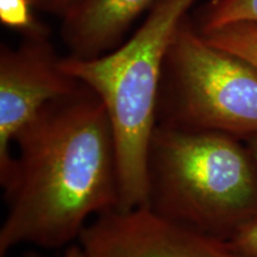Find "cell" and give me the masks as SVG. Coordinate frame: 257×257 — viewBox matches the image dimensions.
<instances>
[{
  "label": "cell",
  "instance_id": "cell-4",
  "mask_svg": "<svg viewBox=\"0 0 257 257\" xmlns=\"http://www.w3.org/2000/svg\"><path fill=\"white\" fill-rule=\"evenodd\" d=\"M159 124L257 137V67L212 46L186 18L167 54Z\"/></svg>",
  "mask_w": 257,
  "mask_h": 257
},
{
  "label": "cell",
  "instance_id": "cell-2",
  "mask_svg": "<svg viewBox=\"0 0 257 257\" xmlns=\"http://www.w3.org/2000/svg\"><path fill=\"white\" fill-rule=\"evenodd\" d=\"M148 208L229 239L257 217V163L239 138L157 124L147 162Z\"/></svg>",
  "mask_w": 257,
  "mask_h": 257
},
{
  "label": "cell",
  "instance_id": "cell-10",
  "mask_svg": "<svg viewBox=\"0 0 257 257\" xmlns=\"http://www.w3.org/2000/svg\"><path fill=\"white\" fill-rule=\"evenodd\" d=\"M34 10V0H0V22L23 35L36 32L44 25L36 21Z\"/></svg>",
  "mask_w": 257,
  "mask_h": 257
},
{
  "label": "cell",
  "instance_id": "cell-8",
  "mask_svg": "<svg viewBox=\"0 0 257 257\" xmlns=\"http://www.w3.org/2000/svg\"><path fill=\"white\" fill-rule=\"evenodd\" d=\"M240 23L257 25V0H212L194 25L204 35Z\"/></svg>",
  "mask_w": 257,
  "mask_h": 257
},
{
  "label": "cell",
  "instance_id": "cell-13",
  "mask_svg": "<svg viewBox=\"0 0 257 257\" xmlns=\"http://www.w3.org/2000/svg\"><path fill=\"white\" fill-rule=\"evenodd\" d=\"M18 257H46V256L41 255V253L35 252V251H28ZM60 257H86V256L82 248L80 246V244L76 243V244H72V245H69L68 248L66 249V251L63 252V255Z\"/></svg>",
  "mask_w": 257,
  "mask_h": 257
},
{
  "label": "cell",
  "instance_id": "cell-1",
  "mask_svg": "<svg viewBox=\"0 0 257 257\" xmlns=\"http://www.w3.org/2000/svg\"><path fill=\"white\" fill-rule=\"evenodd\" d=\"M18 155L2 185L8 205L0 257L16 246L61 248L91 217L119 207L113 134L99 96L85 86L44 106L15 138Z\"/></svg>",
  "mask_w": 257,
  "mask_h": 257
},
{
  "label": "cell",
  "instance_id": "cell-7",
  "mask_svg": "<svg viewBox=\"0 0 257 257\" xmlns=\"http://www.w3.org/2000/svg\"><path fill=\"white\" fill-rule=\"evenodd\" d=\"M160 0H82L62 18L61 38L76 59H94L121 44L135 21Z\"/></svg>",
  "mask_w": 257,
  "mask_h": 257
},
{
  "label": "cell",
  "instance_id": "cell-11",
  "mask_svg": "<svg viewBox=\"0 0 257 257\" xmlns=\"http://www.w3.org/2000/svg\"><path fill=\"white\" fill-rule=\"evenodd\" d=\"M227 240L246 257H257V217L240 226Z\"/></svg>",
  "mask_w": 257,
  "mask_h": 257
},
{
  "label": "cell",
  "instance_id": "cell-5",
  "mask_svg": "<svg viewBox=\"0 0 257 257\" xmlns=\"http://www.w3.org/2000/svg\"><path fill=\"white\" fill-rule=\"evenodd\" d=\"M49 30L23 35L16 48L0 49V184L14 168L11 146L19 131L49 102L69 95L82 83L62 68Z\"/></svg>",
  "mask_w": 257,
  "mask_h": 257
},
{
  "label": "cell",
  "instance_id": "cell-3",
  "mask_svg": "<svg viewBox=\"0 0 257 257\" xmlns=\"http://www.w3.org/2000/svg\"><path fill=\"white\" fill-rule=\"evenodd\" d=\"M198 0H160L126 42L94 59L62 57V68L104 105L117 152L119 207L148 206L147 162L159 124L163 67L176 32Z\"/></svg>",
  "mask_w": 257,
  "mask_h": 257
},
{
  "label": "cell",
  "instance_id": "cell-9",
  "mask_svg": "<svg viewBox=\"0 0 257 257\" xmlns=\"http://www.w3.org/2000/svg\"><path fill=\"white\" fill-rule=\"evenodd\" d=\"M202 36L212 46L229 51L257 67V25L233 24Z\"/></svg>",
  "mask_w": 257,
  "mask_h": 257
},
{
  "label": "cell",
  "instance_id": "cell-6",
  "mask_svg": "<svg viewBox=\"0 0 257 257\" xmlns=\"http://www.w3.org/2000/svg\"><path fill=\"white\" fill-rule=\"evenodd\" d=\"M78 243L86 257H246L227 239L173 223L148 207L99 214Z\"/></svg>",
  "mask_w": 257,
  "mask_h": 257
},
{
  "label": "cell",
  "instance_id": "cell-14",
  "mask_svg": "<svg viewBox=\"0 0 257 257\" xmlns=\"http://www.w3.org/2000/svg\"><path fill=\"white\" fill-rule=\"evenodd\" d=\"M245 142H246V146L249 148L250 153H251V155L253 156V159H255L257 163V137L250 138V140L245 141Z\"/></svg>",
  "mask_w": 257,
  "mask_h": 257
},
{
  "label": "cell",
  "instance_id": "cell-12",
  "mask_svg": "<svg viewBox=\"0 0 257 257\" xmlns=\"http://www.w3.org/2000/svg\"><path fill=\"white\" fill-rule=\"evenodd\" d=\"M82 0H34L35 10L43 14L64 17Z\"/></svg>",
  "mask_w": 257,
  "mask_h": 257
}]
</instances>
